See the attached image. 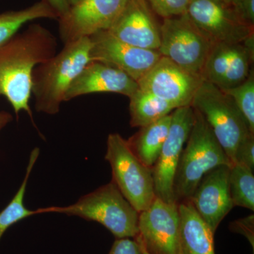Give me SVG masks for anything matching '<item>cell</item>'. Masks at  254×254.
Returning <instances> with one entry per match:
<instances>
[{
	"mask_svg": "<svg viewBox=\"0 0 254 254\" xmlns=\"http://www.w3.org/2000/svg\"><path fill=\"white\" fill-rule=\"evenodd\" d=\"M57 48L56 37L38 23L0 45V95L9 102L16 118L24 111L33 123L29 105L32 73L37 65L54 56Z\"/></svg>",
	"mask_w": 254,
	"mask_h": 254,
	"instance_id": "cell-1",
	"label": "cell"
},
{
	"mask_svg": "<svg viewBox=\"0 0 254 254\" xmlns=\"http://www.w3.org/2000/svg\"><path fill=\"white\" fill-rule=\"evenodd\" d=\"M89 37L64 44L58 54L37 65L32 73L31 93L38 113H59L68 87L92 61Z\"/></svg>",
	"mask_w": 254,
	"mask_h": 254,
	"instance_id": "cell-2",
	"label": "cell"
},
{
	"mask_svg": "<svg viewBox=\"0 0 254 254\" xmlns=\"http://www.w3.org/2000/svg\"><path fill=\"white\" fill-rule=\"evenodd\" d=\"M193 110V126L182 151L174 182L177 204L190 200L198 184L210 170L221 165H233L201 114Z\"/></svg>",
	"mask_w": 254,
	"mask_h": 254,
	"instance_id": "cell-3",
	"label": "cell"
},
{
	"mask_svg": "<svg viewBox=\"0 0 254 254\" xmlns=\"http://www.w3.org/2000/svg\"><path fill=\"white\" fill-rule=\"evenodd\" d=\"M37 210L38 215L62 213L98 222L118 239L134 238L138 233L139 213L124 197L113 182L82 196L72 205Z\"/></svg>",
	"mask_w": 254,
	"mask_h": 254,
	"instance_id": "cell-4",
	"label": "cell"
},
{
	"mask_svg": "<svg viewBox=\"0 0 254 254\" xmlns=\"http://www.w3.org/2000/svg\"><path fill=\"white\" fill-rule=\"evenodd\" d=\"M190 106L201 114L232 164L235 163L237 147L253 133L232 98L215 85L203 81Z\"/></svg>",
	"mask_w": 254,
	"mask_h": 254,
	"instance_id": "cell-5",
	"label": "cell"
},
{
	"mask_svg": "<svg viewBox=\"0 0 254 254\" xmlns=\"http://www.w3.org/2000/svg\"><path fill=\"white\" fill-rule=\"evenodd\" d=\"M105 160L113 172L119 190L138 213L146 210L155 198L152 169L145 166L119 133H110Z\"/></svg>",
	"mask_w": 254,
	"mask_h": 254,
	"instance_id": "cell-6",
	"label": "cell"
},
{
	"mask_svg": "<svg viewBox=\"0 0 254 254\" xmlns=\"http://www.w3.org/2000/svg\"><path fill=\"white\" fill-rule=\"evenodd\" d=\"M213 43L190 21L187 13L164 18L158 51L189 73L201 78Z\"/></svg>",
	"mask_w": 254,
	"mask_h": 254,
	"instance_id": "cell-7",
	"label": "cell"
},
{
	"mask_svg": "<svg viewBox=\"0 0 254 254\" xmlns=\"http://www.w3.org/2000/svg\"><path fill=\"white\" fill-rule=\"evenodd\" d=\"M134 240L150 254H182L180 215L177 203L156 198L139 213Z\"/></svg>",
	"mask_w": 254,
	"mask_h": 254,
	"instance_id": "cell-8",
	"label": "cell"
},
{
	"mask_svg": "<svg viewBox=\"0 0 254 254\" xmlns=\"http://www.w3.org/2000/svg\"><path fill=\"white\" fill-rule=\"evenodd\" d=\"M193 120L194 115L191 106L174 110L168 137L152 168L155 197L165 203H177L174 193L175 174Z\"/></svg>",
	"mask_w": 254,
	"mask_h": 254,
	"instance_id": "cell-9",
	"label": "cell"
},
{
	"mask_svg": "<svg viewBox=\"0 0 254 254\" xmlns=\"http://www.w3.org/2000/svg\"><path fill=\"white\" fill-rule=\"evenodd\" d=\"M187 16L213 43H244L254 36V27L222 0H190Z\"/></svg>",
	"mask_w": 254,
	"mask_h": 254,
	"instance_id": "cell-10",
	"label": "cell"
},
{
	"mask_svg": "<svg viewBox=\"0 0 254 254\" xmlns=\"http://www.w3.org/2000/svg\"><path fill=\"white\" fill-rule=\"evenodd\" d=\"M129 0H80L58 18V30L64 44L108 31Z\"/></svg>",
	"mask_w": 254,
	"mask_h": 254,
	"instance_id": "cell-11",
	"label": "cell"
},
{
	"mask_svg": "<svg viewBox=\"0 0 254 254\" xmlns=\"http://www.w3.org/2000/svg\"><path fill=\"white\" fill-rule=\"evenodd\" d=\"M254 36L244 43H214L202 71V79L221 90L243 83L253 69Z\"/></svg>",
	"mask_w": 254,
	"mask_h": 254,
	"instance_id": "cell-12",
	"label": "cell"
},
{
	"mask_svg": "<svg viewBox=\"0 0 254 254\" xmlns=\"http://www.w3.org/2000/svg\"><path fill=\"white\" fill-rule=\"evenodd\" d=\"M202 81L201 78L162 56L137 83L140 89L149 92L177 109L191 105Z\"/></svg>",
	"mask_w": 254,
	"mask_h": 254,
	"instance_id": "cell-13",
	"label": "cell"
},
{
	"mask_svg": "<svg viewBox=\"0 0 254 254\" xmlns=\"http://www.w3.org/2000/svg\"><path fill=\"white\" fill-rule=\"evenodd\" d=\"M92 60L114 66L136 81L148 72L161 58L158 50L144 49L120 41L108 31L89 37Z\"/></svg>",
	"mask_w": 254,
	"mask_h": 254,
	"instance_id": "cell-14",
	"label": "cell"
},
{
	"mask_svg": "<svg viewBox=\"0 0 254 254\" xmlns=\"http://www.w3.org/2000/svg\"><path fill=\"white\" fill-rule=\"evenodd\" d=\"M230 168L221 165L210 170L203 177L190 200L213 234L234 207L229 181Z\"/></svg>",
	"mask_w": 254,
	"mask_h": 254,
	"instance_id": "cell-15",
	"label": "cell"
},
{
	"mask_svg": "<svg viewBox=\"0 0 254 254\" xmlns=\"http://www.w3.org/2000/svg\"><path fill=\"white\" fill-rule=\"evenodd\" d=\"M108 31L131 46L155 50L160 47V25L145 0H129Z\"/></svg>",
	"mask_w": 254,
	"mask_h": 254,
	"instance_id": "cell-16",
	"label": "cell"
},
{
	"mask_svg": "<svg viewBox=\"0 0 254 254\" xmlns=\"http://www.w3.org/2000/svg\"><path fill=\"white\" fill-rule=\"evenodd\" d=\"M137 81L118 68L92 60L68 87L64 102L95 93H115L129 98L138 89Z\"/></svg>",
	"mask_w": 254,
	"mask_h": 254,
	"instance_id": "cell-17",
	"label": "cell"
},
{
	"mask_svg": "<svg viewBox=\"0 0 254 254\" xmlns=\"http://www.w3.org/2000/svg\"><path fill=\"white\" fill-rule=\"evenodd\" d=\"M182 254H215L214 234L198 215L190 200L178 203Z\"/></svg>",
	"mask_w": 254,
	"mask_h": 254,
	"instance_id": "cell-18",
	"label": "cell"
},
{
	"mask_svg": "<svg viewBox=\"0 0 254 254\" xmlns=\"http://www.w3.org/2000/svg\"><path fill=\"white\" fill-rule=\"evenodd\" d=\"M172 113L155 123L141 127L139 131L127 141L133 154L148 168H153L158 160L168 137Z\"/></svg>",
	"mask_w": 254,
	"mask_h": 254,
	"instance_id": "cell-19",
	"label": "cell"
},
{
	"mask_svg": "<svg viewBox=\"0 0 254 254\" xmlns=\"http://www.w3.org/2000/svg\"><path fill=\"white\" fill-rule=\"evenodd\" d=\"M128 98L132 127L146 126L165 118L175 110L168 102L139 88Z\"/></svg>",
	"mask_w": 254,
	"mask_h": 254,
	"instance_id": "cell-20",
	"label": "cell"
},
{
	"mask_svg": "<svg viewBox=\"0 0 254 254\" xmlns=\"http://www.w3.org/2000/svg\"><path fill=\"white\" fill-rule=\"evenodd\" d=\"M38 18H58L46 0H41L25 9L0 14V45L16 34L23 25Z\"/></svg>",
	"mask_w": 254,
	"mask_h": 254,
	"instance_id": "cell-21",
	"label": "cell"
},
{
	"mask_svg": "<svg viewBox=\"0 0 254 254\" xmlns=\"http://www.w3.org/2000/svg\"><path fill=\"white\" fill-rule=\"evenodd\" d=\"M39 154V148H36L32 150L28 167L26 168V175L23 179L22 184L9 204L0 212V240L6 230L12 225L21 221L23 219L38 215V210H31L25 206L24 198L28 179L31 176L32 170L36 163Z\"/></svg>",
	"mask_w": 254,
	"mask_h": 254,
	"instance_id": "cell-22",
	"label": "cell"
},
{
	"mask_svg": "<svg viewBox=\"0 0 254 254\" xmlns=\"http://www.w3.org/2000/svg\"><path fill=\"white\" fill-rule=\"evenodd\" d=\"M253 170L240 163L230 168V194L234 206L254 210V176Z\"/></svg>",
	"mask_w": 254,
	"mask_h": 254,
	"instance_id": "cell-23",
	"label": "cell"
},
{
	"mask_svg": "<svg viewBox=\"0 0 254 254\" xmlns=\"http://www.w3.org/2000/svg\"><path fill=\"white\" fill-rule=\"evenodd\" d=\"M222 91L232 98L247 122L250 131L254 133V68L243 83L233 88Z\"/></svg>",
	"mask_w": 254,
	"mask_h": 254,
	"instance_id": "cell-24",
	"label": "cell"
},
{
	"mask_svg": "<svg viewBox=\"0 0 254 254\" xmlns=\"http://www.w3.org/2000/svg\"><path fill=\"white\" fill-rule=\"evenodd\" d=\"M155 14L163 18L186 14L190 0H145Z\"/></svg>",
	"mask_w": 254,
	"mask_h": 254,
	"instance_id": "cell-25",
	"label": "cell"
},
{
	"mask_svg": "<svg viewBox=\"0 0 254 254\" xmlns=\"http://www.w3.org/2000/svg\"><path fill=\"white\" fill-rule=\"evenodd\" d=\"M235 163H240L254 169V134L251 133L237 147L235 156ZM234 163V164H235Z\"/></svg>",
	"mask_w": 254,
	"mask_h": 254,
	"instance_id": "cell-26",
	"label": "cell"
},
{
	"mask_svg": "<svg viewBox=\"0 0 254 254\" xmlns=\"http://www.w3.org/2000/svg\"><path fill=\"white\" fill-rule=\"evenodd\" d=\"M230 230L235 233L244 235L254 250V215H249L246 218L239 219L230 223Z\"/></svg>",
	"mask_w": 254,
	"mask_h": 254,
	"instance_id": "cell-27",
	"label": "cell"
},
{
	"mask_svg": "<svg viewBox=\"0 0 254 254\" xmlns=\"http://www.w3.org/2000/svg\"><path fill=\"white\" fill-rule=\"evenodd\" d=\"M231 7L241 19L254 27V0H236Z\"/></svg>",
	"mask_w": 254,
	"mask_h": 254,
	"instance_id": "cell-28",
	"label": "cell"
},
{
	"mask_svg": "<svg viewBox=\"0 0 254 254\" xmlns=\"http://www.w3.org/2000/svg\"><path fill=\"white\" fill-rule=\"evenodd\" d=\"M108 254H142L139 245L130 238L118 239Z\"/></svg>",
	"mask_w": 254,
	"mask_h": 254,
	"instance_id": "cell-29",
	"label": "cell"
},
{
	"mask_svg": "<svg viewBox=\"0 0 254 254\" xmlns=\"http://www.w3.org/2000/svg\"><path fill=\"white\" fill-rule=\"evenodd\" d=\"M46 1L58 14V18L64 14L70 8L69 0H46Z\"/></svg>",
	"mask_w": 254,
	"mask_h": 254,
	"instance_id": "cell-30",
	"label": "cell"
},
{
	"mask_svg": "<svg viewBox=\"0 0 254 254\" xmlns=\"http://www.w3.org/2000/svg\"><path fill=\"white\" fill-rule=\"evenodd\" d=\"M13 120V116L6 111H0V131Z\"/></svg>",
	"mask_w": 254,
	"mask_h": 254,
	"instance_id": "cell-31",
	"label": "cell"
},
{
	"mask_svg": "<svg viewBox=\"0 0 254 254\" xmlns=\"http://www.w3.org/2000/svg\"><path fill=\"white\" fill-rule=\"evenodd\" d=\"M224 2L226 3L227 4H228L229 6H232V5L235 3V1L236 0H222Z\"/></svg>",
	"mask_w": 254,
	"mask_h": 254,
	"instance_id": "cell-32",
	"label": "cell"
},
{
	"mask_svg": "<svg viewBox=\"0 0 254 254\" xmlns=\"http://www.w3.org/2000/svg\"><path fill=\"white\" fill-rule=\"evenodd\" d=\"M137 243H138V242H137ZM138 245H139L140 248H141L142 254H150L145 250L144 247H143L141 244L138 243Z\"/></svg>",
	"mask_w": 254,
	"mask_h": 254,
	"instance_id": "cell-33",
	"label": "cell"
},
{
	"mask_svg": "<svg viewBox=\"0 0 254 254\" xmlns=\"http://www.w3.org/2000/svg\"><path fill=\"white\" fill-rule=\"evenodd\" d=\"M80 0H69L70 6H72V5L76 4V3L78 2Z\"/></svg>",
	"mask_w": 254,
	"mask_h": 254,
	"instance_id": "cell-34",
	"label": "cell"
}]
</instances>
